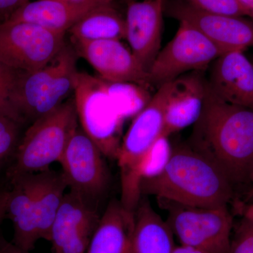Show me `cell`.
Wrapping results in <instances>:
<instances>
[{"label": "cell", "mask_w": 253, "mask_h": 253, "mask_svg": "<svg viewBox=\"0 0 253 253\" xmlns=\"http://www.w3.org/2000/svg\"><path fill=\"white\" fill-rule=\"evenodd\" d=\"M189 145L219 166L234 186L249 181L253 167V110L219 99L207 83Z\"/></svg>", "instance_id": "cell-1"}, {"label": "cell", "mask_w": 253, "mask_h": 253, "mask_svg": "<svg viewBox=\"0 0 253 253\" xmlns=\"http://www.w3.org/2000/svg\"><path fill=\"white\" fill-rule=\"evenodd\" d=\"M141 192L197 208L228 205L234 196V184L222 169L189 144L171 149L162 169L141 181Z\"/></svg>", "instance_id": "cell-2"}, {"label": "cell", "mask_w": 253, "mask_h": 253, "mask_svg": "<svg viewBox=\"0 0 253 253\" xmlns=\"http://www.w3.org/2000/svg\"><path fill=\"white\" fill-rule=\"evenodd\" d=\"M173 81L159 86L146 106L134 116L123 136L118 149L117 160L121 172V204L134 211L141 196L136 172L143 159L163 136L165 113Z\"/></svg>", "instance_id": "cell-3"}, {"label": "cell", "mask_w": 253, "mask_h": 253, "mask_svg": "<svg viewBox=\"0 0 253 253\" xmlns=\"http://www.w3.org/2000/svg\"><path fill=\"white\" fill-rule=\"evenodd\" d=\"M75 49L66 45L44 67L18 73L12 101L23 121L34 122L68 99L74 93L78 71Z\"/></svg>", "instance_id": "cell-4"}, {"label": "cell", "mask_w": 253, "mask_h": 253, "mask_svg": "<svg viewBox=\"0 0 253 253\" xmlns=\"http://www.w3.org/2000/svg\"><path fill=\"white\" fill-rule=\"evenodd\" d=\"M78 126L73 98L35 121L19 141L10 175L12 177L49 169L52 163L59 162Z\"/></svg>", "instance_id": "cell-5"}, {"label": "cell", "mask_w": 253, "mask_h": 253, "mask_svg": "<svg viewBox=\"0 0 253 253\" xmlns=\"http://www.w3.org/2000/svg\"><path fill=\"white\" fill-rule=\"evenodd\" d=\"M73 94L82 129L104 156L116 159L126 118L110 96L106 81L78 73Z\"/></svg>", "instance_id": "cell-6"}, {"label": "cell", "mask_w": 253, "mask_h": 253, "mask_svg": "<svg viewBox=\"0 0 253 253\" xmlns=\"http://www.w3.org/2000/svg\"><path fill=\"white\" fill-rule=\"evenodd\" d=\"M66 34L23 21L0 25V61L21 72L44 67L66 45Z\"/></svg>", "instance_id": "cell-7"}, {"label": "cell", "mask_w": 253, "mask_h": 253, "mask_svg": "<svg viewBox=\"0 0 253 253\" xmlns=\"http://www.w3.org/2000/svg\"><path fill=\"white\" fill-rule=\"evenodd\" d=\"M167 221L181 246L205 253H229L233 216L227 205L197 208L172 204Z\"/></svg>", "instance_id": "cell-8"}, {"label": "cell", "mask_w": 253, "mask_h": 253, "mask_svg": "<svg viewBox=\"0 0 253 253\" xmlns=\"http://www.w3.org/2000/svg\"><path fill=\"white\" fill-rule=\"evenodd\" d=\"M223 54L196 28L179 22L175 36L159 51L150 68V83L160 86L186 73L201 72Z\"/></svg>", "instance_id": "cell-9"}, {"label": "cell", "mask_w": 253, "mask_h": 253, "mask_svg": "<svg viewBox=\"0 0 253 253\" xmlns=\"http://www.w3.org/2000/svg\"><path fill=\"white\" fill-rule=\"evenodd\" d=\"M103 156L99 148L78 126L59 162L68 188L93 207L109 183Z\"/></svg>", "instance_id": "cell-10"}, {"label": "cell", "mask_w": 253, "mask_h": 253, "mask_svg": "<svg viewBox=\"0 0 253 253\" xmlns=\"http://www.w3.org/2000/svg\"><path fill=\"white\" fill-rule=\"evenodd\" d=\"M165 11L179 22L189 23L224 53L253 46V23L244 18L204 12L182 0L166 2Z\"/></svg>", "instance_id": "cell-11"}, {"label": "cell", "mask_w": 253, "mask_h": 253, "mask_svg": "<svg viewBox=\"0 0 253 253\" xmlns=\"http://www.w3.org/2000/svg\"><path fill=\"white\" fill-rule=\"evenodd\" d=\"M76 54L86 60L105 81L150 84L149 73L121 41H72Z\"/></svg>", "instance_id": "cell-12"}, {"label": "cell", "mask_w": 253, "mask_h": 253, "mask_svg": "<svg viewBox=\"0 0 253 253\" xmlns=\"http://www.w3.org/2000/svg\"><path fill=\"white\" fill-rule=\"evenodd\" d=\"M99 219L95 208L79 195L65 194L51 228L53 253H86Z\"/></svg>", "instance_id": "cell-13"}, {"label": "cell", "mask_w": 253, "mask_h": 253, "mask_svg": "<svg viewBox=\"0 0 253 253\" xmlns=\"http://www.w3.org/2000/svg\"><path fill=\"white\" fill-rule=\"evenodd\" d=\"M165 4L166 0L131 1L126 9V39L148 73L161 51Z\"/></svg>", "instance_id": "cell-14"}, {"label": "cell", "mask_w": 253, "mask_h": 253, "mask_svg": "<svg viewBox=\"0 0 253 253\" xmlns=\"http://www.w3.org/2000/svg\"><path fill=\"white\" fill-rule=\"evenodd\" d=\"M209 67L208 87L217 97L253 110V64L244 51L224 53Z\"/></svg>", "instance_id": "cell-15"}, {"label": "cell", "mask_w": 253, "mask_h": 253, "mask_svg": "<svg viewBox=\"0 0 253 253\" xmlns=\"http://www.w3.org/2000/svg\"><path fill=\"white\" fill-rule=\"evenodd\" d=\"M201 73H188L173 81L165 113V137L194 125L199 119L207 87V81Z\"/></svg>", "instance_id": "cell-16"}, {"label": "cell", "mask_w": 253, "mask_h": 253, "mask_svg": "<svg viewBox=\"0 0 253 253\" xmlns=\"http://www.w3.org/2000/svg\"><path fill=\"white\" fill-rule=\"evenodd\" d=\"M11 180L12 189L7 192L6 214L14 228L13 244L28 253L40 240L35 204L36 173L12 176Z\"/></svg>", "instance_id": "cell-17"}, {"label": "cell", "mask_w": 253, "mask_h": 253, "mask_svg": "<svg viewBox=\"0 0 253 253\" xmlns=\"http://www.w3.org/2000/svg\"><path fill=\"white\" fill-rule=\"evenodd\" d=\"M99 0L70 3L59 0L28 1L6 21L34 23L55 33L66 34L89 10L100 4Z\"/></svg>", "instance_id": "cell-18"}, {"label": "cell", "mask_w": 253, "mask_h": 253, "mask_svg": "<svg viewBox=\"0 0 253 253\" xmlns=\"http://www.w3.org/2000/svg\"><path fill=\"white\" fill-rule=\"evenodd\" d=\"M134 226V211L112 201L100 217L86 253H129Z\"/></svg>", "instance_id": "cell-19"}, {"label": "cell", "mask_w": 253, "mask_h": 253, "mask_svg": "<svg viewBox=\"0 0 253 253\" xmlns=\"http://www.w3.org/2000/svg\"><path fill=\"white\" fill-rule=\"evenodd\" d=\"M134 226L129 253H172L176 246L168 221L156 212L149 200L141 197L134 211Z\"/></svg>", "instance_id": "cell-20"}, {"label": "cell", "mask_w": 253, "mask_h": 253, "mask_svg": "<svg viewBox=\"0 0 253 253\" xmlns=\"http://www.w3.org/2000/svg\"><path fill=\"white\" fill-rule=\"evenodd\" d=\"M72 41L126 39V19L111 3H100L68 31Z\"/></svg>", "instance_id": "cell-21"}, {"label": "cell", "mask_w": 253, "mask_h": 253, "mask_svg": "<svg viewBox=\"0 0 253 253\" xmlns=\"http://www.w3.org/2000/svg\"><path fill=\"white\" fill-rule=\"evenodd\" d=\"M68 185L62 172L48 170L36 173L37 228L40 240L50 241L51 228Z\"/></svg>", "instance_id": "cell-22"}, {"label": "cell", "mask_w": 253, "mask_h": 253, "mask_svg": "<svg viewBox=\"0 0 253 253\" xmlns=\"http://www.w3.org/2000/svg\"><path fill=\"white\" fill-rule=\"evenodd\" d=\"M19 72L0 61V116L9 118L22 124L24 121L16 112L11 101Z\"/></svg>", "instance_id": "cell-23"}, {"label": "cell", "mask_w": 253, "mask_h": 253, "mask_svg": "<svg viewBox=\"0 0 253 253\" xmlns=\"http://www.w3.org/2000/svg\"><path fill=\"white\" fill-rule=\"evenodd\" d=\"M196 9L210 14L243 17L247 16L239 0H182Z\"/></svg>", "instance_id": "cell-24"}, {"label": "cell", "mask_w": 253, "mask_h": 253, "mask_svg": "<svg viewBox=\"0 0 253 253\" xmlns=\"http://www.w3.org/2000/svg\"><path fill=\"white\" fill-rule=\"evenodd\" d=\"M20 125L14 120L0 116V163L16 151Z\"/></svg>", "instance_id": "cell-25"}, {"label": "cell", "mask_w": 253, "mask_h": 253, "mask_svg": "<svg viewBox=\"0 0 253 253\" xmlns=\"http://www.w3.org/2000/svg\"><path fill=\"white\" fill-rule=\"evenodd\" d=\"M229 253H253V222L243 217L236 226Z\"/></svg>", "instance_id": "cell-26"}, {"label": "cell", "mask_w": 253, "mask_h": 253, "mask_svg": "<svg viewBox=\"0 0 253 253\" xmlns=\"http://www.w3.org/2000/svg\"><path fill=\"white\" fill-rule=\"evenodd\" d=\"M30 0H0V21H7L15 11Z\"/></svg>", "instance_id": "cell-27"}, {"label": "cell", "mask_w": 253, "mask_h": 253, "mask_svg": "<svg viewBox=\"0 0 253 253\" xmlns=\"http://www.w3.org/2000/svg\"><path fill=\"white\" fill-rule=\"evenodd\" d=\"M236 208L243 217L253 222V204H247L244 202H239L236 205Z\"/></svg>", "instance_id": "cell-28"}, {"label": "cell", "mask_w": 253, "mask_h": 253, "mask_svg": "<svg viewBox=\"0 0 253 253\" xmlns=\"http://www.w3.org/2000/svg\"><path fill=\"white\" fill-rule=\"evenodd\" d=\"M0 253H26L18 249L12 242L0 239Z\"/></svg>", "instance_id": "cell-29"}, {"label": "cell", "mask_w": 253, "mask_h": 253, "mask_svg": "<svg viewBox=\"0 0 253 253\" xmlns=\"http://www.w3.org/2000/svg\"><path fill=\"white\" fill-rule=\"evenodd\" d=\"M6 198H7V192L0 190V222L6 214Z\"/></svg>", "instance_id": "cell-30"}, {"label": "cell", "mask_w": 253, "mask_h": 253, "mask_svg": "<svg viewBox=\"0 0 253 253\" xmlns=\"http://www.w3.org/2000/svg\"><path fill=\"white\" fill-rule=\"evenodd\" d=\"M239 1L246 10L247 16L253 18V0H239Z\"/></svg>", "instance_id": "cell-31"}, {"label": "cell", "mask_w": 253, "mask_h": 253, "mask_svg": "<svg viewBox=\"0 0 253 253\" xmlns=\"http://www.w3.org/2000/svg\"><path fill=\"white\" fill-rule=\"evenodd\" d=\"M249 181L251 186H250L249 191H247L246 195V198H245V201L244 203H249L250 201L253 199V167L251 169V172L250 173Z\"/></svg>", "instance_id": "cell-32"}, {"label": "cell", "mask_w": 253, "mask_h": 253, "mask_svg": "<svg viewBox=\"0 0 253 253\" xmlns=\"http://www.w3.org/2000/svg\"><path fill=\"white\" fill-rule=\"evenodd\" d=\"M172 253H205L204 252H201V251H198V250H196L194 249H192V248L187 247V246H177L175 249H174V251Z\"/></svg>", "instance_id": "cell-33"}, {"label": "cell", "mask_w": 253, "mask_h": 253, "mask_svg": "<svg viewBox=\"0 0 253 253\" xmlns=\"http://www.w3.org/2000/svg\"><path fill=\"white\" fill-rule=\"evenodd\" d=\"M59 1H66V2L70 3H81L85 2V1H91V0H59Z\"/></svg>", "instance_id": "cell-34"}, {"label": "cell", "mask_w": 253, "mask_h": 253, "mask_svg": "<svg viewBox=\"0 0 253 253\" xmlns=\"http://www.w3.org/2000/svg\"><path fill=\"white\" fill-rule=\"evenodd\" d=\"M103 3H111L113 0H99Z\"/></svg>", "instance_id": "cell-35"}, {"label": "cell", "mask_w": 253, "mask_h": 253, "mask_svg": "<svg viewBox=\"0 0 253 253\" xmlns=\"http://www.w3.org/2000/svg\"><path fill=\"white\" fill-rule=\"evenodd\" d=\"M1 21H0V25H1Z\"/></svg>", "instance_id": "cell-36"}]
</instances>
